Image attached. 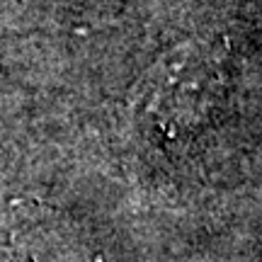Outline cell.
<instances>
[{"label": "cell", "mask_w": 262, "mask_h": 262, "mask_svg": "<svg viewBox=\"0 0 262 262\" xmlns=\"http://www.w3.org/2000/svg\"><path fill=\"white\" fill-rule=\"evenodd\" d=\"M221 93V68L206 49L187 44L148 71L141 83L143 122L163 136H185L204 122Z\"/></svg>", "instance_id": "6da1fadb"}]
</instances>
